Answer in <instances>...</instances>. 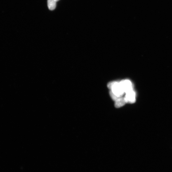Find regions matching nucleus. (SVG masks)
Returning <instances> with one entry per match:
<instances>
[{"label":"nucleus","mask_w":172,"mask_h":172,"mask_svg":"<svg viewBox=\"0 0 172 172\" xmlns=\"http://www.w3.org/2000/svg\"><path fill=\"white\" fill-rule=\"evenodd\" d=\"M108 87L111 90L112 93L118 97H121L124 94L125 92L120 83L116 82H110L108 84Z\"/></svg>","instance_id":"obj_1"},{"label":"nucleus","mask_w":172,"mask_h":172,"mask_svg":"<svg viewBox=\"0 0 172 172\" xmlns=\"http://www.w3.org/2000/svg\"><path fill=\"white\" fill-rule=\"evenodd\" d=\"M120 84L125 93L133 90V86L132 83L129 80L122 81L120 83Z\"/></svg>","instance_id":"obj_2"},{"label":"nucleus","mask_w":172,"mask_h":172,"mask_svg":"<svg viewBox=\"0 0 172 172\" xmlns=\"http://www.w3.org/2000/svg\"><path fill=\"white\" fill-rule=\"evenodd\" d=\"M135 92L132 90L127 92L124 98L127 103H133L135 102Z\"/></svg>","instance_id":"obj_3"},{"label":"nucleus","mask_w":172,"mask_h":172,"mask_svg":"<svg viewBox=\"0 0 172 172\" xmlns=\"http://www.w3.org/2000/svg\"><path fill=\"white\" fill-rule=\"evenodd\" d=\"M127 103L125 98L121 97L116 101L115 103V106L116 108H119L123 106Z\"/></svg>","instance_id":"obj_4"},{"label":"nucleus","mask_w":172,"mask_h":172,"mask_svg":"<svg viewBox=\"0 0 172 172\" xmlns=\"http://www.w3.org/2000/svg\"><path fill=\"white\" fill-rule=\"evenodd\" d=\"M56 2L55 0H48V6L49 10L52 11L55 9Z\"/></svg>","instance_id":"obj_5"},{"label":"nucleus","mask_w":172,"mask_h":172,"mask_svg":"<svg viewBox=\"0 0 172 172\" xmlns=\"http://www.w3.org/2000/svg\"><path fill=\"white\" fill-rule=\"evenodd\" d=\"M55 1L56 2H57V1H59V0H55Z\"/></svg>","instance_id":"obj_6"}]
</instances>
